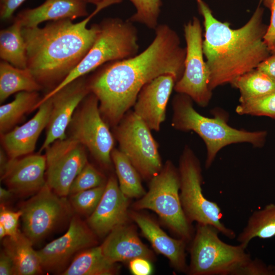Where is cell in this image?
<instances>
[{
	"instance_id": "obj_10",
	"label": "cell",
	"mask_w": 275,
	"mask_h": 275,
	"mask_svg": "<svg viewBox=\"0 0 275 275\" xmlns=\"http://www.w3.org/2000/svg\"><path fill=\"white\" fill-rule=\"evenodd\" d=\"M186 56L183 75L174 89L189 96L199 105H207L212 97L209 86V72L204 58L202 29L200 20L194 17L184 26Z\"/></svg>"
},
{
	"instance_id": "obj_3",
	"label": "cell",
	"mask_w": 275,
	"mask_h": 275,
	"mask_svg": "<svg viewBox=\"0 0 275 275\" xmlns=\"http://www.w3.org/2000/svg\"><path fill=\"white\" fill-rule=\"evenodd\" d=\"M122 1L104 0L77 23L63 19L43 28H22L27 68L40 85L57 86L69 75L88 53L99 31V24L88 28L89 21L102 9Z\"/></svg>"
},
{
	"instance_id": "obj_9",
	"label": "cell",
	"mask_w": 275,
	"mask_h": 275,
	"mask_svg": "<svg viewBox=\"0 0 275 275\" xmlns=\"http://www.w3.org/2000/svg\"><path fill=\"white\" fill-rule=\"evenodd\" d=\"M119 150L135 168L141 177L151 180L163 166L158 145L151 130L133 112L128 111L116 126Z\"/></svg>"
},
{
	"instance_id": "obj_26",
	"label": "cell",
	"mask_w": 275,
	"mask_h": 275,
	"mask_svg": "<svg viewBox=\"0 0 275 275\" xmlns=\"http://www.w3.org/2000/svg\"><path fill=\"white\" fill-rule=\"evenodd\" d=\"M21 22L15 18L13 23L0 31V57L13 66L27 68L26 50Z\"/></svg>"
},
{
	"instance_id": "obj_41",
	"label": "cell",
	"mask_w": 275,
	"mask_h": 275,
	"mask_svg": "<svg viewBox=\"0 0 275 275\" xmlns=\"http://www.w3.org/2000/svg\"><path fill=\"white\" fill-rule=\"evenodd\" d=\"M257 69L275 79V54H271L259 64Z\"/></svg>"
},
{
	"instance_id": "obj_44",
	"label": "cell",
	"mask_w": 275,
	"mask_h": 275,
	"mask_svg": "<svg viewBox=\"0 0 275 275\" xmlns=\"http://www.w3.org/2000/svg\"><path fill=\"white\" fill-rule=\"evenodd\" d=\"M7 237L6 230L4 227L0 224V239L2 240Z\"/></svg>"
},
{
	"instance_id": "obj_22",
	"label": "cell",
	"mask_w": 275,
	"mask_h": 275,
	"mask_svg": "<svg viewBox=\"0 0 275 275\" xmlns=\"http://www.w3.org/2000/svg\"><path fill=\"white\" fill-rule=\"evenodd\" d=\"M88 15L86 3L82 0H45L36 8L20 12L15 18L23 28H34L45 21L73 20Z\"/></svg>"
},
{
	"instance_id": "obj_21",
	"label": "cell",
	"mask_w": 275,
	"mask_h": 275,
	"mask_svg": "<svg viewBox=\"0 0 275 275\" xmlns=\"http://www.w3.org/2000/svg\"><path fill=\"white\" fill-rule=\"evenodd\" d=\"M105 256L113 263L136 258H154L151 250L139 238L135 229L126 224L112 230L100 245Z\"/></svg>"
},
{
	"instance_id": "obj_2",
	"label": "cell",
	"mask_w": 275,
	"mask_h": 275,
	"mask_svg": "<svg viewBox=\"0 0 275 275\" xmlns=\"http://www.w3.org/2000/svg\"><path fill=\"white\" fill-rule=\"evenodd\" d=\"M196 1L204 19L203 51L211 90L231 84L271 55L263 40L268 26L263 21L260 2L246 23L233 29L229 22L217 19L204 0Z\"/></svg>"
},
{
	"instance_id": "obj_7",
	"label": "cell",
	"mask_w": 275,
	"mask_h": 275,
	"mask_svg": "<svg viewBox=\"0 0 275 275\" xmlns=\"http://www.w3.org/2000/svg\"><path fill=\"white\" fill-rule=\"evenodd\" d=\"M180 187L179 170L168 161L150 180L148 191L133 207L154 211L179 238L188 242L193 237V230L182 206Z\"/></svg>"
},
{
	"instance_id": "obj_19",
	"label": "cell",
	"mask_w": 275,
	"mask_h": 275,
	"mask_svg": "<svg viewBox=\"0 0 275 275\" xmlns=\"http://www.w3.org/2000/svg\"><path fill=\"white\" fill-rule=\"evenodd\" d=\"M36 115L20 126L2 134V142L9 158L14 159L32 153L42 130L47 127L51 112L50 98L39 106Z\"/></svg>"
},
{
	"instance_id": "obj_27",
	"label": "cell",
	"mask_w": 275,
	"mask_h": 275,
	"mask_svg": "<svg viewBox=\"0 0 275 275\" xmlns=\"http://www.w3.org/2000/svg\"><path fill=\"white\" fill-rule=\"evenodd\" d=\"M275 236V203L254 211L237 236V241L247 247L254 238L268 239Z\"/></svg>"
},
{
	"instance_id": "obj_24",
	"label": "cell",
	"mask_w": 275,
	"mask_h": 275,
	"mask_svg": "<svg viewBox=\"0 0 275 275\" xmlns=\"http://www.w3.org/2000/svg\"><path fill=\"white\" fill-rule=\"evenodd\" d=\"M116 263L108 259L100 246H94L78 253L63 275H113L118 272Z\"/></svg>"
},
{
	"instance_id": "obj_17",
	"label": "cell",
	"mask_w": 275,
	"mask_h": 275,
	"mask_svg": "<svg viewBox=\"0 0 275 275\" xmlns=\"http://www.w3.org/2000/svg\"><path fill=\"white\" fill-rule=\"evenodd\" d=\"M177 82L171 74L160 75L146 84L140 91L133 112L150 130L158 131L166 116V108Z\"/></svg>"
},
{
	"instance_id": "obj_34",
	"label": "cell",
	"mask_w": 275,
	"mask_h": 275,
	"mask_svg": "<svg viewBox=\"0 0 275 275\" xmlns=\"http://www.w3.org/2000/svg\"><path fill=\"white\" fill-rule=\"evenodd\" d=\"M106 183L103 175L88 162L73 181L69 195L93 188Z\"/></svg>"
},
{
	"instance_id": "obj_45",
	"label": "cell",
	"mask_w": 275,
	"mask_h": 275,
	"mask_svg": "<svg viewBox=\"0 0 275 275\" xmlns=\"http://www.w3.org/2000/svg\"><path fill=\"white\" fill-rule=\"evenodd\" d=\"M82 1L87 3H90L92 4H93L94 5H96V6L100 4L101 2L104 1V0H82Z\"/></svg>"
},
{
	"instance_id": "obj_35",
	"label": "cell",
	"mask_w": 275,
	"mask_h": 275,
	"mask_svg": "<svg viewBox=\"0 0 275 275\" xmlns=\"http://www.w3.org/2000/svg\"><path fill=\"white\" fill-rule=\"evenodd\" d=\"M0 208V224L5 228L7 236L16 237L20 231L18 228L22 211L21 209L17 211L8 209L3 204H1Z\"/></svg>"
},
{
	"instance_id": "obj_16",
	"label": "cell",
	"mask_w": 275,
	"mask_h": 275,
	"mask_svg": "<svg viewBox=\"0 0 275 275\" xmlns=\"http://www.w3.org/2000/svg\"><path fill=\"white\" fill-rule=\"evenodd\" d=\"M128 198L121 191L116 177L111 176L98 206L87 221L97 236L108 235L114 229L126 224L129 216Z\"/></svg>"
},
{
	"instance_id": "obj_37",
	"label": "cell",
	"mask_w": 275,
	"mask_h": 275,
	"mask_svg": "<svg viewBox=\"0 0 275 275\" xmlns=\"http://www.w3.org/2000/svg\"><path fill=\"white\" fill-rule=\"evenodd\" d=\"M261 3L270 11V23L263 40L271 54H275V0H260Z\"/></svg>"
},
{
	"instance_id": "obj_29",
	"label": "cell",
	"mask_w": 275,
	"mask_h": 275,
	"mask_svg": "<svg viewBox=\"0 0 275 275\" xmlns=\"http://www.w3.org/2000/svg\"><path fill=\"white\" fill-rule=\"evenodd\" d=\"M40 99L37 92L22 91L11 102L0 107V131L4 134L17 124L25 114L35 109Z\"/></svg>"
},
{
	"instance_id": "obj_11",
	"label": "cell",
	"mask_w": 275,
	"mask_h": 275,
	"mask_svg": "<svg viewBox=\"0 0 275 275\" xmlns=\"http://www.w3.org/2000/svg\"><path fill=\"white\" fill-rule=\"evenodd\" d=\"M69 137L87 148L102 165L108 167L114 140L107 123L101 116L97 97L90 93L69 125Z\"/></svg>"
},
{
	"instance_id": "obj_40",
	"label": "cell",
	"mask_w": 275,
	"mask_h": 275,
	"mask_svg": "<svg viewBox=\"0 0 275 275\" xmlns=\"http://www.w3.org/2000/svg\"><path fill=\"white\" fill-rule=\"evenodd\" d=\"M14 264L10 257L2 250L0 254V274L14 275Z\"/></svg>"
},
{
	"instance_id": "obj_6",
	"label": "cell",
	"mask_w": 275,
	"mask_h": 275,
	"mask_svg": "<svg viewBox=\"0 0 275 275\" xmlns=\"http://www.w3.org/2000/svg\"><path fill=\"white\" fill-rule=\"evenodd\" d=\"M219 230L208 225L197 224L190 248V275H233L251 259L247 247L231 245L218 237Z\"/></svg>"
},
{
	"instance_id": "obj_4",
	"label": "cell",
	"mask_w": 275,
	"mask_h": 275,
	"mask_svg": "<svg viewBox=\"0 0 275 275\" xmlns=\"http://www.w3.org/2000/svg\"><path fill=\"white\" fill-rule=\"evenodd\" d=\"M191 98L179 93L173 100L172 125L182 131L193 130L204 141L207 149L206 168H209L217 152L224 147L235 143H249L255 147L264 145L267 133L265 131H248L229 126L221 114L214 118L203 116L194 108Z\"/></svg>"
},
{
	"instance_id": "obj_43",
	"label": "cell",
	"mask_w": 275,
	"mask_h": 275,
	"mask_svg": "<svg viewBox=\"0 0 275 275\" xmlns=\"http://www.w3.org/2000/svg\"><path fill=\"white\" fill-rule=\"evenodd\" d=\"M9 159L7 156L3 151L1 150L0 153V173H1L8 164Z\"/></svg>"
},
{
	"instance_id": "obj_39",
	"label": "cell",
	"mask_w": 275,
	"mask_h": 275,
	"mask_svg": "<svg viewBox=\"0 0 275 275\" xmlns=\"http://www.w3.org/2000/svg\"><path fill=\"white\" fill-rule=\"evenodd\" d=\"M25 0H0V17L7 20L12 17L14 11Z\"/></svg>"
},
{
	"instance_id": "obj_14",
	"label": "cell",
	"mask_w": 275,
	"mask_h": 275,
	"mask_svg": "<svg viewBox=\"0 0 275 275\" xmlns=\"http://www.w3.org/2000/svg\"><path fill=\"white\" fill-rule=\"evenodd\" d=\"M96 236L79 216H72L64 235L37 251L43 270L62 273L75 254L95 246Z\"/></svg>"
},
{
	"instance_id": "obj_25",
	"label": "cell",
	"mask_w": 275,
	"mask_h": 275,
	"mask_svg": "<svg viewBox=\"0 0 275 275\" xmlns=\"http://www.w3.org/2000/svg\"><path fill=\"white\" fill-rule=\"evenodd\" d=\"M42 86L28 68L22 69L2 61L0 63V101L22 91L38 92Z\"/></svg>"
},
{
	"instance_id": "obj_5",
	"label": "cell",
	"mask_w": 275,
	"mask_h": 275,
	"mask_svg": "<svg viewBox=\"0 0 275 275\" xmlns=\"http://www.w3.org/2000/svg\"><path fill=\"white\" fill-rule=\"evenodd\" d=\"M96 38L79 64L57 86L47 93L37 107L74 80L107 62L132 57L139 50L138 32L132 22L118 18L104 19Z\"/></svg>"
},
{
	"instance_id": "obj_28",
	"label": "cell",
	"mask_w": 275,
	"mask_h": 275,
	"mask_svg": "<svg viewBox=\"0 0 275 275\" xmlns=\"http://www.w3.org/2000/svg\"><path fill=\"white\" fill-rule=\"evenodd\" d=\"M121 191L128 198H141L145 194L141 176L127 156L119 149L111 152Z\"/></svg>"
},
{
	"instance_id": "obj_31",
	"label": "cell",
	"mask_w": 275,
	"mask_h": 275,
	"mask_svg": "<svg viewBox=\"0 0 275 275\" xmlns=\"http://www.w3.org/2000/svg\"><path fill=\"white\" fill-rule=\"evenodd\" d=\"M105 184L70 195L73 209L79 214L90 216L98 206L104 191Z\"/></svg>"
},
{
	"instance_id": "obj_42",
	"label": "cell",
	"mask_w": 275,
	"mask_h": 275,
	"mask_svg": "<svg viewBox=\"0 0 275 275\" xmlns=\"http://www.w3.org/2000/svg\"><path fill=\"white\" fill-rule=\"evenodd\" d=\"M13 193L9 189H6L3 187H0V201L1 204H3L4 202L9 200Z\"/></svg>"
},
{
	"instance_id": "obj_20",
	"label": "cell",
	"mask_w": 275,
	"mask_h": 275,
	"mask_svg": "<svg viewBox=\"0 0 275 275\" xmlns=\"http://www.w3.org/2000/svg\"><path fill=\"white\" fill-rule=\"evenodd\" d=\"M129 215L157 252L166 256L177 270L187 273L188 266L185 255L187 241L170 237L147 215L134 211L129 212Z\"/></svg>"
},
{
	"instance_id": "obj_18",
	"label": "cell",
	"mask_w": 275,
	"mask_h": 275,
	"mask_svg": "<svg viewBox=\"0 0 275 275\" xmlns=\"http://www.w3.org/2000/svg\"><path fill=\"white\" fill-rule=\"evenodd\" d=\"M46 170L45 155L31 154L9 158L1 177L13 193L24 196L37 193L45 185Z\"/></svg>"
},
{
	"instance_id": "obj_8",
	"label": "cell",
	"mask_w": 275,
	"mask_h": 275,
	"mask_svg": "<svg viewBox=\"0 0 275 275\" xmlns=\"http://www.w3.org/2000/svg\"><path fill=\"white\" fill-rule=\"evenodd\" d=\"M180 197L183 211L188 220L197 224H208L216 228L230 239L235 232L222 222V211L218 204L205 197L202 189V176L200 163L194 152L186 148L179 161Z\"/></svg>"
},
{
	"instance_id": "obj_12",
	"label": "cell",
	"mask_w": 275,
	"mask_h": 275,
	"mask_svg": "<svg viewBox=\"0 0 275 275\" xmlns=\"http://www.w3.org/2000/svg\"><path fill=\"white\" fill-rule=\"evenodd\" d=\"M20 209L23 233L33 244L71 216L73 210L70 201L56 194L47 183L24 203Z\"/></svg>"
},
{
	"instance_id": "obj_33",
	"label": "cell",
	"mask_w": 275,
	"mask_h": 275,
	"mask_svg": "<svg viewBox=\"0 0 275 275\" xmlns=\"http://www.w3.org/2000/svg\"><path fill=\"white\" fill-rule=\"evenodd\" d=\"M236 112L240 115L267 116L275 119V92L240 102Z\"/></svg>"
},
{
	"instance_id": "obj_32",
	"label": "cell",
	"mask_w": 275,
	"mask_h": 275,
	"mask_svg": "<svg viewBox=\"0 0 275 275\" xmlns=\"http://www.w3.org/2000/svg\"><path fill=\"white\" fill-rule=\"evenodd\" d=\"M135 8V12L128 20L143 24L149 29H155L161 5V0H129Z\"/></svg>"
},
{
	"instance_id": "obj_1",
	"label": "cell",
	"mask_w": 275,
	"mask_h": 275,
	"mask_svg": "<svg viewBox=\"0 0 275 275\" xmlns=\"http://www.w3.org/2000/svg\"><path fill=\"white\" fill-rule=\"evenodd\" d=\"M155 30L153 40L143 52L109 62L88 81L108 125H117L146 84L164 74L173 75L177 81L183 75L186 48L181 46L178 34L167 24Z\"/></svg>"
},
{
	"instance_id": "obj_23",
	"label": "cell",
	"mask_w": 275,
	"mask_h": 275,
	"mask_svg": "<svg viewBox=\"0 0 275 275\" xmlns=\"http://www.w3.org/2000/svg\"><path fill=\"white\" fill-rule=\"evenodd\" d=\"M2 241L4 251L14 264V275H36L43 273L40 258L31 240L19 231L15 237L7 236Z\"/></svg>"
},
{
	"instance_id": "obj_36",
	"label": "cell",
	"mask_w": 275,
	"mask_h": 275,
	"mask_svg": "<svg viewBox=\"0 0 275 275\" xmlns=\"http://www.w3.org/2000/svg\"><path fill=\"white\" fill-rule=\"evenodd\" d=\"M233 275H275V265L267 266L257 258H251L237 269Z\"/></svg>"
},
{
	"instance_id": "obj_30",
	"label": "cell",
	"mask_w": 275,
	"mask_h": 275,
	"mask_svg": "<svg viewBox=\"0 0 275 275\" xmlns=\"http://www.w3.org/2000/svg\"><path fill=\"white\" fill-rule=\"evenodd\" d=\"M231 85L240 92L239 102L275 92V79L256 68L239 76Z\"/></svg>"
},
{
	"instance_id": "obj_15",
	"label": "cell",
	"mask_w": 275,
	"mask_h": 275,
	"mask_svg": "<svg viewBox=\"0 0 275 275\" xmlns=\"http://www.w3.org/2000/svg\"><path fill=\"white\" fill-rule=\"evenodd\" d=\"M90 93L88 81L82 76L67 85L50 97L51 112L46 127L45 139L40 152L56 141L66 138V131L76 108Z\"/></svg>"
},
{
	"instance_id": "obj_38",
	"label": "cell",
	"mask_w": 275,
	"mask_h": 275,
	"mask_svg": "<svg viewBox=\"0 0 275 275\" xmlns=\"http://www.w3.org/2000/svg\"><path fill=\"white\" fill-rule=\"evenodd\" d=\"M148 259L136 258L129 262V268L135 275H149L152 272V266Z\"/></svg>"
},
{
	"instance_id": "obj_13",
	"label": "cell",
	"mask_w": 275,
	"mask_h": 275,
	"mask_svg": "<svg viewBox=\"0 0 275 275\" xmlns=\"http://www.w3.org/2000/svg\"><path fill=\"white\" fill-rule=\"evenodd\" d=\"M85 148L74 139L66 137L45 149L46 183L58 195H69L73 181L88 162Z\"/></svg>"
}]
</instances>
